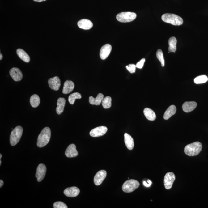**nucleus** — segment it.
<instances>
[{
  "label": "nucleus",
  "instance_id": "obj_18",
  "mask_svg": "<svg viewBox=\"0 0 208 208\" xmlns=\"http://www.w3.org/2000/svg\"><path fill=\"white\" fill-rule=\"evenodd\" d=\"M78 25L81 29L88 30L91 29L93 26V24L90 20L83 19L78 22Z\"/></svg>",
  "mask_w": 208,
  "mask_h": 208
},
{
  "label": "nucleus",
  "instance_id": "obj_21",
  "mask_svg": "<svg viewBox=\"0 0 208 208\" xmlns=\"http://www.w3.org/2000/svg\"><path fill=\"white\" fill-rule=\"evenodd\" d=\"M176 106L174 105H172L169 106L165 111L163 116L164 119L168 120L170 117L176 114Z\"/></svg>",
  "mask_w": 208,
  "mask_h": 208
},
{
  "label": "nucleus",
  "instance_id": "obj_12",
  "mask_svg": "<svg viewBox=\"0 0 208 208\" xmlns=\"http://www.w3.org/2000/svg\"><path fill=\"white\" fill-rule=\"evenodd\" d=\"M48 83L49 87L53 90L57 91L60 88L61 81L58 76L50 78Z\"/></svg>",
  "mask_w": 208,
  "mask_h": 208
},
{
  "label": "nucleus",
  "instance_id": "obj_24",
  "mask_svg": "<svg viewBox=\"0 0 208 208\" xmlns=\"http://www.w3.org/2000/svg\"><path fill=\"white\" fill-rule=\"evenodd\" d=\"M16 52L19 57L24 62H29L30 61L29 56L24 50L21 49H18L17 50Z\"/></svg>",
  "mask_w": 208,
  "mask_h": 208
},
{
  "label": "nucleus",
  "instance_id": "obj_33",
  "mask_svg": "<svg viewBox=\"0 0 208 208\" xmlns=\"http://www.w3.org/2000/svg\"><path fill=\"white\" fill-rule=\"evenodd\" d=\"M145 61V58L142 59L140 62H138L137 64V65H136V67L139 69H142L143 67Z\"/></svg>",
  "mask_w": 208,
  "mask_h": 208
},
{
  "label": "nucleus",
  "instance_id": "obj_25",
  "mask_svg": "<svg viewBox=\"0 0 208 208\" xmlns=\"http://www.w3.org/2000/svg\"><path fill=\"white\" fill-rule=\"evenodd\" d=\"M177 40L176 37H172L168 40V51L170 52H176V50Z\"/></svg>",
  "mask_w": 208,
  "mask_h": 208
},
{
  "label": "nucleus",
  "instance_id": "obj_13",
  "mask_svg": "<svg viewBox=\"0 0 208 208\" xmlns=\"http://www.w3.org/2000/svg\"><path fill=\"white\" fill-rule=\"evenodd\" d=\"M112 49V47L109 44H106L102 46L100 51V57L104 60L108 57Z\"/></svg>",
  "mask_w": 208,
  "mask_h": 208
},
{
  "label": "nucleus",
  "instance_id": "obj_39",
  "mask_svg": "<svg viewBox=\"0 0 208 208\" xmlns=\"http://www.w3.org/2000/svg\"><path fill=\"white\" fill-rule=\"evenodd\" d=\"M1 160H0V165H1Z\"/></svg>",
  "mask_w": 208,
  "mask_h": 208
},
{
  "label": "nucleus",
  "instance_id": "obj_7",
  "mask_svg": "<svg viewBox=\"0 0 208 208\" xmlns=\"http://www.w3.org/2000/svg\"><path fill=\"white\" fill-rule=\"evenodd\" d=\"M176 180V176L173 172H168L165 175L164 179V184L165 189L169 190L172 187Z\"/></svg>",
  "mask_w": 208,
  "mask_h": 208
},
{
  "label": "nucleus",
  "instance_id": "obj_27",
  "mask_svg": "<svg viewBox=\"0 0 208 208\" xmlns=\"http://www.w3.org/2000/svg\"><path fill=\"white\" fill-rule=\"evenodd\" d=\"M112 98L110 96H106L104 98L102 101L103 107L104 109L109 108L112 106Z\"/></svg>",
  "mask_w": 208,
  "mask_h": 208
},
{
  "label": "nucleus",
  "instance_id": "obj_11",
  "mask_svg": "<svg viewBox=\"0 0 208 208\" xmlns=\"http://www.w3.org/2000/svg\"><path fill=\"white\" fill-rule=\"evenodd\" d=\"M9 74L15 81H19L22 79L23 77L22 73L18 68H13L11 69L9 71Z\"/></svg>",
  "mask_w": 208,
  "mask_h": 208
},
{
  "label": "nucleus",
  "instance_id": "obj_30",
  "mask_svg": "<svg viewBox=\"0 0 208 208\" xmlns=\"http://www.w3.org/2000/svg\"><path fill=\"white\" fill-rule=\"evenodd\" d=\"M156 57L161 62L162 67L165 66V60H164L163 54L162 50L158 49L156 53Z\"/></svg>",
  "mask_w": 208,
  "mask_h": 208
},
{
  "label": "nucleus",
  "instance_id": "obj_16",
  "mask_svg": "<svg viewBox=\"0 0 208 208\" xmlns=\"http://www.w3.org/2000/svg\"><path fill=\"white\" fill-rule=\"evenodd\" d=\"M197 104L195 101H187L183 104L182 109L184 112H189L193 111L197 106Z\"/></svg>",
  "mask_w": 208,
  "mask_h": 208
},
{
  "label": "nucleus",
  "instance_id": "obj_6",
  "mask_svg": "<svg viewBox=\"0 0 208 208\" xmlns=\"http://www.w3.org/2000/svg\"><path fill=\"white\" fill-rule=\"evenodd\" d=\"M140 186V183L135 180H129L123 184L122 190L126 193H130L134 191Z\"/></svg>",
  "mask_w": 208,
  "mask_h": 208
},
{
  "label": "nucleus",
  "instance_id": "obj_9",
  "mask_svg": "<svg viewBox=\"0 0 208 208\" xmlns=\"http://www.w3.org/2000/svg\"><path fill=\"white\" fill-rule=\"evenodd\" d=\"M108 130L107 128L104 126H101L95 128L91 131L90 134L92 137H101L104 135Z\"/></svg>",
  "mask_w": 208,
  "mask_h": 208
},
{
  "label": "nucleus",
  "instance_id": "obj_29",
  "mask_svg": "<svg viewBox=\"0 0 208 208\" xmlns=\"http://www.w3.org/2000/svg\"><path fill=\"white\" fill-rule=\"evenodd\" d=\"M208 78L206 75H201L198 76L195 78L194 81L195 83L197 84H202L205 83L207 81Z\"/></svg>",
  "mask_w": 208,
  "mask_h": 208
},
{
  "label": "nucleus",
  "instance_id": "obj_4",
  "mask_svg": "<svg viewBox=\"0 0 208 208\" xmlns=\"http://www.w3.org/2000/svg\"><path fill=\"white\" fill-rule=\"evenodd\" d=\"M23 129L21 126H17L11 133L10 142L11 145L15 146L19 142L22 135Z\"/></svg>",
  "mask_w": 208,
  "mask_h": 208
},
{
  "label": "nucleus",
  "instance_id": "obj_20",
  "mask_svg": "<svg viewBox=\"0 0 208 208\" xmlns=\"http://www.w3.org/2000/svg\"><path fill=\"white\" fill-rule=\"evenodd\" d=\"M104 98V95L102 93H99L96 98L93 96H90L89 98V102L92 105H100L102 102L103 99Z\"/></svg>",
  "mask_w": 208,
  "mask_h": 208
},
{
  "label": "nucleus",
  "instance_id": "obj_26",
  "mask_svg": "<svg viewBox=\"0 0 208 208\" xmlns=\"http://www.w3.org/2000/svg\"><path fill=\"white\" fill-rule=\"evenodd\" d=\"M30 102L31 106L32 107L36 108L40 105V98L37 95H32L31 97Z\"/></svg>",
  "mask_w": 208,
  "mask_h": 208
},
{
  "label": "nucleus",
  "instance_id": "obj_17",
  "mask_svg": "<svg viewBox=\"0 0 208 208\" xmlns=\"http://www.w3.org/2000/svg\"><path fill=\"white\" fill-rule=\"evenodd\" d=\"M74 87V83L72 81L67 80L64 83L62 93L67 94L73 91Z\"/></svg>",
  "mask_w": 208,
  "mask_h": 208
},
{
  "label": "nucleus",
  "instance_id": "obj_14",
  "mask_svg": "<svg viewBox=\"0 0 208 208\" xmlns=\"http://www.w3.org/2000/svg\"><path fill=\"white\" fill-rule=\"evenodd\" d=\"M65 155L67 157H75L78 155V152L76 150V145L74 144L69 145L65 151Z\"/></svg>",
  "mask_w": 208,
  "mask_h": 208
},
{
  "label": "nucleus",
  "instance_id": "obj_23",
  "mask_svg": "<svg viewBox=\"0 0 208 208\" xmlns=\"http://www.w3.org/2000/svg\"><path fill=\"white\" fill-rule=\"evenodd\" d=\"M143 113L145 117L148 120L150 121H154L156 118V115L152 109L149 108H145L144 109Z\"/></svg>",
  "mask_w": 208,
  "mask_h": 208
},
{
  "label": "nucleus",
  "instance_id": "obj_35",
  "mask_svg": "<svg viewBox=\"0 0 208 208\" xmlns=\"http://www.w3.org/2000/svg\"><path fill=\"white\" fill-rule=\"evenodd\" d=\"M3 185H4V182L2 180H0V187L1 188L2 187Z\"/></svg>",
  "mask_w": 208,
  "mask_h": 208
},
{
  "label": "nucleus",
  "instance_id": "obj_32",
  "mask_svg": "<svg viewBox=\"0 0 208 208\" xmlns=\"http://www.w3.org/2000/svg\"><path fill=\"white\" fill-rule=\"evenodd\" d=\"M136 66L134 64H129L126 66V68L131 73H135Z\"/></svg>",
  "mask_w": 208,
  "mask_h": 208
},
{
  "label": "nucleus",
  "instance_id": "obj_2",
  "mask_svg": "<svg viewBox=\"0 0 208 208\" xmlns=\"http://www.w3.org/2000/svg\"><path fill=\"white\" fill-rule=\"evenodd\" d=\"M202 145L201 142H196L187 145L184 148V152L189 156H195L198 155L201 152Z\"/></svg>",
  "mask_w": 208,
  "mask_h": 208
},
{
  "label": "nucleus",
  "instance_id": "obj_38",
  "mask_svg": "<svg viewBox=\"0 0 208 208\" xmlns=\"http://www.w3.org/2000/svg\"><path fill=\"white\" fill-rule=\"evenodd\" d=\"M2 156V154H0V160H1V159Z\"/></svg>",
  "mask_w": 208,
  "mask_h": 208
},
{
  "label": "nucleus",
  "instance_id": "obj_31",
  "mask_svg": "<svg viewBox=\"0 0 208 208\" xmlns=\"http://www.w3.org/2000/svg\"><path fill=\"white\" fill-rule=\"evenodd\" d=\"M53 207L54 208H67L68 207L65 203L62 202L58 201L55 202L53 204Z\"/></svg>",
  "mask_w": 208,
  "mask_h": 208
},
{
  "label": "nucleus",
  "instance_id": "obj_34",
  "mask_svg": "<svg viewBox=\"0 0 208 208\" xmlns=\"http://www.w3.org/2000/svg\"><path fill=\"white\" fill-rule=\"evenodd\" d=\"M148 183H147L145 181H144L143 182V184L144 185L145 187H150L151 186V185L152 184V182H151V180H148Z\"/></svg>",
  "mask_w": 208,
  "mask_h": 208
},
{
  "label": "nucleus",
  "instance_id": "obj_37",
  "mask_svg": "<svg viewBox=\"0 0 208 208\" xmlns=\"http://www.w3.org/2000/svg\"><path fill=\"white\" fill-rule=\"evenodd\" d=\"M0 56H1V57H0V60H2V59L3 56H2V54L1 53V54H0Z\"/></svg>",
  "mask_w": 208,
  "mask_h": 208
},
{
  "label": "nucleus",
  "instance_id": "obj_36",
  "mask_svg": "<svg viewBox=\"0 0 208 208\" xmlns=\"http://www.w3.org/2000/svg\"><path fill=\"white\" fill-rule=\"evenodd\" d=\"M34 1L37 2H41L46 1V0H33Z\"/></svg>",
  "mask_w": 208,
  "mask_h": 208
},
{
  "label": "nucleus",
  "instance_id": "obj_1",
  "mask_svg": "<svg viewBox=\"0 0 208 208\" xmlns=\"http://www.w3.org/2000/svg\"><path fill=\"white\" fill-rule=\"evenodd\" d=\"M51 137L50 129L48 127L45 128L38 136L37 143V146L42 148L46 146L49 143Z\"/></svg>",
  "mask_w": 208,
  "mask_h": 208
},
{
  "label": "nucleus",
  "instance_id": "obj_22",
  "mask_svg": "<svg viewBox=\"0 0 208 208\" xmlns=\"http://www.w3.org/2000/svg\"><path fill=\"white\" fill-rule=\"evenodd\" d=\"M66 104V100L63 98H59L58 99L56 108V112L58 115H60L63 112Z\"/></svg>",
  "mask_w": 208,
  "mask_h": 208
},
{
  "label": "nucleus",
  "instance_id": "obj_8",
  "mask_svg": "<svg viewBox=\"0 0 208 208\" xmlns=\"http://www.w3.org/2000/svg\"><path fill=\"white\" fill-rule=\"evenodd\" d=\"M46 172V166L43 164H40L37 167L36 177L38 182H41L45 178Z\"/></svg>",
  "mask_w": 208,
  "mask_h": 208
},
{
  "label": "nucleus",
  "instance_id": "obj_10",
  "mask_svg": "<svg viewBox=\"0 0 208 208\" xmlns=\"http://www.w3.org/2000/svg\"><path fill=\"white\" fill-rule=\"evenodd\" d=\"M107 172L104 170H100L96 173L94 179V182L95 185H100L102 184L106 177Z\"/></svg>",
  "mask_w": 208,
  "mask_h": 208
},
{
  "label": "nucleus",
  "instance_id": "obj_15",
  "mask_svg": "<svg viewBox=\"0 0 208 208\" xmlns=\"http://www.w3.org/2000/svg\"><path fill=\"white\" fill-rule=\"evenodd\" d=\"M79 193V189L76 187L68 188L66 189L64 192L66 196L70 197H74L77 196Z\"/></svg>",
  "mask_w": 208,
  "mask_h": 208
},
{
  "label": "nucleus",
  "instance_id": "obj_19",
  "mask_svg": "<svg viewBox=\"0 0 208 208\" xmlns=\"http://www.w3.org/2000/svg\"><path fill=\"white\" fill-rule=\"evenodd\" d=\"M125 143L126 147L129 150H132L134 148V139L132 137L127 133L124 134Z\"/></svg>",
  "mask_w": 208,
  "mask_h": 208
},
{
  "label": "nucleus",
  "instance_id": "obj_5",
  "mask_svg": "<svg viewBox=\"0 0 208 208\" xmlns=\"http://www.w3.org/2000/svg\"><path fill=\"white\" fill-rule=\"evenodd\" d=\"M137 17V15L134 12H122L117 15L118 21L121 23H128L134 21Z\"/></svg>",
  "mask_w": 208,
  "mask_h": 208
},
{
  "label": "nucleus",
  "instance_id": "obj_28",
  "mask_svg": "<svg viewBox=\"0 0 208 208\" xmlns=\"http://www.w3.org/2000/svg\"><path fill=\"white\" fill-rule=\"evenodd\" d=\"M82 97L81 95L79 93H74L71 94L69 96L68 101L70 104H74L76 99H80Z\"/></svg>",
  "mask_w": 208,
  "mask_h": 208
},
{
  "label": "nucleus",
  "instance_id": "obj_3",
  "mask_svg": "<svg viewBox=\"0 0 208 208\" xmlns=\"http://www.w3.org/2000/svg\"><path fill=\"white\" fill-rule=\"evenodd\" d=\"M162 19L165 23L174 26H180L184 22L182 18L173 14H164L162 15Z\"/></svg>",
  "mask_w": 208,
  "mask_h": 208
}]
</instances>
